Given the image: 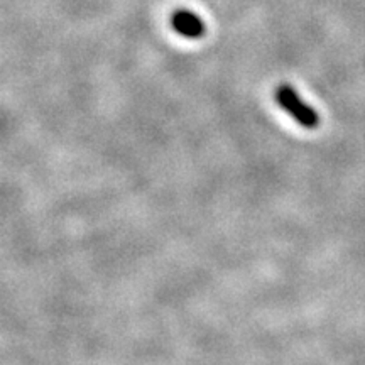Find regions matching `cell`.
I'll use <instances>...</instances> for the list:
<instances>
[{"mask_svg": "<svg viewBox=\"0 0 365 365\" xmlns=\"http://www.w3.org/2000/svg\"><path fill=\"white\" fill-rule=\"evenodd\" d=\"M276 102L279 103L282 110L289 113L296 122L304 129H318L319 115L312 105H308L303 98L299 97L291 85H279L276 90Z\"/></svg>", "mask_w": 365, "mask_h": 365, "instance_id": "obj_1", "label": "cell"}, {"mask_svg": "<svg viewBox=\"0 0 365 365\" xmlns=\"http://www.w3.org/2000/svg\"><path fill=\"white\" fill-rule=\"evenodd\" d=\"M171 26L178 34L188 39H200L205 36V22L198 14L188 9H178L171 16Z\"/></svg>", "mask_w": 365, "mask_h": 365, "instance_id": "obj_2", "label": "cell"}]
</instances>
